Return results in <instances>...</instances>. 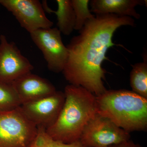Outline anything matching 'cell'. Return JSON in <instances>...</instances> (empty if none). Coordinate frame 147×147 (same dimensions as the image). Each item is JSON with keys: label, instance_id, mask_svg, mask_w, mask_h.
<instances>
[{"label": "cell", "instance_id": "13", "mask_svg": "<svg viewBox=\"0 0 147 147\" xmlns=\"http://www.w3.org/2000/svg\"><path fill=\"white\" fill-rule=\"evenodd\" d=\"M130 85L132 91L147 98V58L143 62L132 65L130 74Z\"/></svg>", "mask_w": 147, "mask_h": 147}, {"label": "cell", "instance_id": "12", "mask_svg": "<svg viewBox=\"0 0 147 147\" xmlns=\"http://www.w3.org/2000/svg\"><path fill=\"white\" fill-rule=\"evenodd\" d=\"M58 9L53 10L48 6L46 1H42L44 11L47 13H55L57 16L58 29L65 35L71 34L74 30L75 15L71 0H57Z\"/></svg>", "mask_w": 147, "mask_h": 147}, {"label": "cell", "instance_id": "8", "mask_svg": "<svg viewBox=\"0 0 147 147\" xmlns=\"http://www.w3.org/2000/svg\"><path fill=\"white\" fill-rule=\"evenodd\" d=\"M34 67L22 55L15 42H9L4 35H0V82L12 83Z\"/></svg>", "mask_w": 147, "mask_h": 147}, {"label": "cell", "instance_id": "11", "mask_svg": "<svg viewBox=\"0 0 147 147\" xmlns=\"http://www.w3.org/2000/svg\"><path fill=\"white\" fill-rule=\"evenodd\" d=\"M91 11L96 14H114L139 19L141 16L135 7L146 5L145 0H92Z\"/></svg>", "mask_w": 147, "mask_h": 147}, {"label": "cell", "instance_id": "9", "mask_svg": "<svg viewBox=\"0 0 147 147\" xmlns=\"http://www.w3.org/2000/svg\"><path fill=\"white\" fill-rule=\"evenodd\" d=\"M64 92L57 91L53 94L20 106L28 119L37 127L47 129L55 123L64 103Z\"/></svg>", "mask_w": 147, "mask_h": 147}, {"label": "cell", "instance_id": "18", "mask_svg": "<svg viewBox=\"0 0 147 147\" xmlns=\"http://www.w3.org/2000/svg\"><path fill=\"white\" fill-rule=\"evenodd\" d=\"M1 3H0V6H1Z\"/></svg>", "mask_w": 147, "mask_h": 147}, {"label": "cell", "instance_id": "16", "mask_svg": "<svg viewBox=\"0 0 147 147\" xmlns=\"http://www.w3.org/2000/svg\"><path fill=\"white\" fill-rule=\"evenodd\" d=\"M75 15L74 30L80 31L86 22L94 17L89 8V0H71Z\"/></svg>", "mask_w": 147, "mask_h": 147}, {"label": "cell", "instance_id": "6", "mask_svg": "<svg viewBox=\"0 0 147 147\" xmlns=\"http://www.w3.org/2000/svg\"><path fill=\"white\" fill-rule=\"evenodd\" d=\"M30 35L33 42L42 52L49 70L56 73L62 72L69 53L58 28L39 29Z\"/></svg>", "mask_w": 147, "mask_h": 147}, {"label": "cell", "instance_id": "2", "mask_svg": "<svg viewBox=\"0 0 147 147\" xmlns=\"http://www.w3.org/2000/svg\"><path fill=\"white\" fill-rule=\"evenodd\" d=\"M65 100L55 123L46 129L52 139L69 144L80 140L85 127L97 114L96 96L82 86L67 85Z\"/></svg>", "mask_w": 147, "mask_h": 147}, {"label": "cell", "instance_id": "7", "mask_svg": "<svg viewBox=\"0 0 147 147\" xmlns=\"http://www.w3.org/2000/svg\"><path fill=\"white\" fill-rule=\"evenodd\" d=\"M0 3L30 34L39 29L52 28L53 26V22L45 15L39 1L0 0Z\"/></svg>", "mask_w": 147, "mask_h": 147}, {"label": "cell", "instance_id": "17", "mask_svg": "<svg viewBox=\"0 0 147 147\" xmlns=\"http://www.w3.org/2000/svg\"><path fill=\"white\" fill-rule=\"evenodd\" d=\"M107 147H142L139 144L134 143L133 141L129 140L128 141L120 143L117 144L111 145Z\"/></svg>", "mask_w": 147, "mask_h": 147}, {"label": "cell", "instance_id": "3", "mask_svg": "<svg viewBox=\"0 0 147 147\" xmlns=\"http://www.w3.org/2000/svg\"><path fill=\"white\" fill-rule=\"evenodd\" d=\"M96 101L98 114L129 133L146 129L147 98L128 90H106Z\"/></svg>", "mask_w": 147, "mask_h": 147}, {"label": "cell", "instance_id": "14", "mask_svg": "<svg viewBox=\"0 0 147 147\" xmlns=\"http://www.w3.org/2000/svg\"><path fill=\"white\" fill-rule=\"evenodd\" d=\"M21 105L12 83L0 82V112L14 110Z\"/></svg>", "mask_w": 147, "mask_h": 147}, {"label": "cell", "instance_id": "4", "mask_svg": "<svg viewBox=\"0 0 147 147\" xmlns=\"http://www.w3.org/2000/svg\"><path fill=\"white\" fill-rule=\"evenodd\" d=\"M37 127L20 107L0 112V147H29L36 137Z\"/></svg>", "mask_w": 147, "mask_h": 147}, {"label": "cell", "instance_id": "10", "mask_svg": "<svg viewBox=\"0 0 147 147\" xmlns=\"http://www.w3.org/2000/svg\"><path fill=\"white\" fill-rule=\"evenodd\" d=\"M12 84L21 105L47 97L57 91L48 80L32 72L19 77Z\"/></svg>", "mask_w": 147, "mask_h": 147}, {"label": "cell", "instance_id": "1", "mask_svg": "<svg viewBox=\"0 0 147 147\" xmlns=\"http://www.w3.org/2000/svg\"><path fill=\"white\" fill-rule=\"evenodd\" d=\"M134 18L114 14H96L86 22L66 46L68 59L62 73L71 85L82 86L96 96L106 90L102 64L115 32L123 26H135Z\"/></svg>", "mask_w": 147, "mask_h": 147}, {"label": "cell", "instance_id": "15", "mask_svg": "<svg viewBox=\"0 0 147 147\" xmlns=\"http://www.w3.org/2000/svg\"><path fill=\"white\" fill-rule=\"evenodd\" d=\"M36 137L29 147H86L79 141L71 144H64L55 141L47 134L46 129L42 127H38Z\"/></svg>", "mask_w": 147, "mask_h": 147}, {"label": "cell", "instance_id": "5", "mask_svg": "<svg viewBox=\"0 0 147 147\" xmlns=\"http://www.w3.org/2000/svg\"><path fill=\"white\" fill-rule=\"evenodd\" d=\"M130 138L129 133L97 113L85 127L80 141L86 147H107Z\"/></svg>", "mask_w": 147, "mask_h": 147}]
</instances>
